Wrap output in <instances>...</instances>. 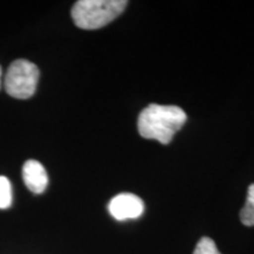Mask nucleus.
I'll return each instance as SVG.
<instances>
[{"mask_svg": "<svg viewBox=\"0 0 254 254\" xmlns=\"http://www.w3.org/2000/svg\"><path fill=\"white\" fill-rule=\"evenodd\" d=\"M186 119V113L180 107L151 104L139 114L138 131L142 138L167 145L182 129Z\"/></svg>", "mask_w": 254, "mask_h": 254, "instance_id": "nucleus-1", "label": "nucleus"}, {"mask_svg": "<svg viewBox=\"0 0 254 254\" xmlns=\"http://www.w3.org/2000/svg\"><path fill=\"white\" fill-rule=\"evenodd\" d=\"M126 0H79L72 7V19L82 30H97L123 13Z\"/></svg>", "mask_w": 254, "mask_h": 254, "instance_id": "nucleus-2", "label": "nucleus"}, {"mask_svg": "<svg viewBox=\"0 0 254 254\" xmlns=\"http://www.w3.org/2000/svg\"><path fill=\"white\" fill-rule=\"evenodd\" d=\"M39 68L25 59L14 60L5 75V90L15 99H28L36 93Z\"/></svg>", "mask_w": 254, "mask_h": 254, "instance_id": "nucleus-3", "label": "nucleus"}, {"mask_svg": "<svg viewBox=\"0 0 254 254\" xmlns=\"http://www.w3.org/2000/svg\"><path fill=\"white\" fill-rule=\"evenodd\" d=\"M144 201L132 193H120L114 196L109 204L110 214L119 221L138 219L144 213Z\"/></svg>", "mask_w": 254, "mask_h": 254, "instance_id": "nucleus-4", "label": "nucleus"}, {"mask_svg": "<svg viewBox=\"0 0 254 254\" xmlns=\"http://www.w3.org/2000/svg\"><path fill=\"white\" fill-rule=\"evenodd\" d=\"M23 179L31 192L40 194L49 185V176L39 161L27 160L23 166Z\"/></svg>", "mask_w": 254, "mask_h": 254, "instance_id": "nucleus-5", "label": "nucleus"}, {"mask_svg": "<svg viewBox=\"0 0 254 254\" xmlns=\"http://www.w3.org/2000/svg\"><path fill=\"white\" fill-rule=\"evenodd\" d=\"M240 220L245 226H254V184L247 190L245 206L240 211Z\"/></svg>", "mask_w": 254, "mask_h": 254, "instance_id": "nucleus-6", "label": "nucleus"}, {"mask_svg": "<svg viewBox=\"0 0 254 254\" xmlns=\"http://www.w3.org/2000/svg\"><path fill=\"white\" fill-rule=\"evenodd\" d=\"M12 205V186L7 178L0 176V209H6Z\"/></svg>", "mask_w": 254, "mask_h": 254, "instance_id": "nucleus-7", "label": "nucleus"}, {"mask_svg": "<svg viewBox=\"0 0 254 254\" xmlns=\"http://www.w3.org/2000/svg\"><path fill=\"white\" fill-rule=\"evenodd\" d=\"M193 254H221L217 249V245L211 238L204 237L196 244V247Z\"/></svg>", "mask_w": 254, "mask_h": 254, "instance_id": "nucleus-8", "label": "nucleus"}, {"mask_svg": "<svg viewBox=\"0 0 254 254\" xmlns=\"http://www.w3.org/2000/svg\"><path fill=\"white\" fill-rule=\"evenodd\" d=\"M1 74H2V72H1V66H0V87H1Z\"/></svg>", "mask_w": 254, "mask_h": 254, "instance_id": "nucleus-9", "label": "nucleus"}]
</instances>
